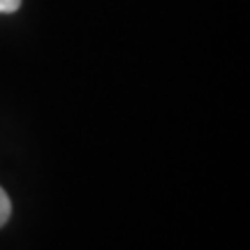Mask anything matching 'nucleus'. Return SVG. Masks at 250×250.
Masks as SVG:
<instances>
[{
    "label": "nucleus",
    "instance_id": "1",
    "mask_svg": "<svg viewBox=\"0 0 250 250\" xmlns=\"http://www.w3.org/2000/svg\"><path fill=\"white\" fill-rule=\"evenodd\" d=\"M9 215H12V202H9L7 192L0 188V227L9 220Z\"/></svg>",
    "mask_w": 250,
    "mask_h": 250
},
{
    "label": "nucleus",
    "instance_id": "2",
    "mask_svg": "<svg viewBox=\"0 0 250 250\" xmlns=\"http://www.w3.org/2000/svg\"><path fill=\"white\" fill-rule=\"evenodd\" d=\"M21 7V0H0V14H12Z\"/></svg>",
    "mask_w": 250,
    "mask_h": 250
}]
</instances>
